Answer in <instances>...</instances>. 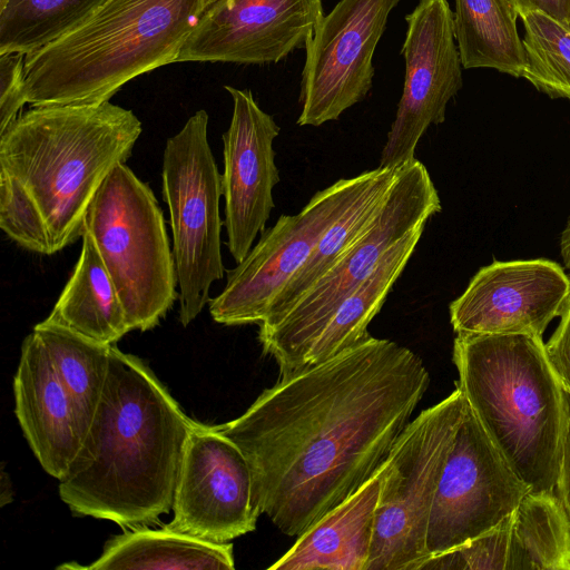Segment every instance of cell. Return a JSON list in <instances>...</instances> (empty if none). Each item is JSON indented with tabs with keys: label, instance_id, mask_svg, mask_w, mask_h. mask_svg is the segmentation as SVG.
Masks as SVG:
<instances>
[{
	"label": "cell",
	"instance_id": "1",
	"mask_svg": "<svg viewBox=\"0 0 570 570\" xmlns=\"http://www.w3.org/2000/svg\"><path fill=\"white\" fill-rule=\"evenodd\" d=\"M429 385L419 355L370 335L279 375L240 416L216 428L246 456L259 513L294 537L376 472Z\"/></svg>",
	"mask_w": 570,
	"mask_h": 570
},
{
	"label": "cell",
	"instance_id": "2",
	"mask_svg": "<svg viewBox=\"0 0 570 570\" xmlns=\"http://www.w3.org/2000/svg\"><path fill=\"white\" fill-rule=\"evenodd\" d=\"M142 131L109 100L32 106L0 132V228L24 249L52 255L83 234L88 206Z\"/></svg>",
	"mask_w": 570,
	"mask_h": 570
},
{
	"label": "cell",
	"instance_id": "3",
	"mask_svg": "<svg viewBox=\"0 0 570 570\" xmlns=\"http://www.w3.org/2000/svg\"><path fill=\"white\" fill-rule=\"evenodd\" d=\"M193 423L140 358L112 345L104 394L59 480L60 499L76 514L129 529L158 522L173 509Z\"/></svg>",
	"mask_w": 570,
	"mask_h": 570
},
{
	"label": "cell",
	"instance_id": "4",
	"mask_svg": "<svg viewBox=\"0 0 570 570\" xmlns=\"http://www.w3.org/2000/svg\"><path fill=\"white\" fill-rule=\"evenodd\" d=\"M456 386L507 465L529 491H554L570 419L542 336L456 334Z\"/></svg>",
	"mask_w": 570,
	"mask_h": 570
},
{
	"label": "cell",
	"instance_id": "5",
	"mask_svg": "<svg viewBox=\"0 0 570 570\" xmlns=\"http://www.w3.org/2000/svg\"><path fill=\"white\" fill-rule=\"evenodd\" d=\"M210 0H106L76 27L26 55L27 102L87 105L179 52Z\"/></svg>",
	"mask_w": 570,
	"mask_h": 570
},
{
	"label": "cell",
	"instance_id": "6",
	"mask_svg": "<svg viewBox=\"0 0 570 570\" xmlns=\"http://www.w3.org/2000/svg\"><path fill=\"white\" fill-rule=\"evenodd\" d=\"M426 167L417 159L400 167L380 210L361 236L298 299L259 323L263 352L279 375L299 370L307 347L340 303L364 282L400 242L441 210Z\"/></svg>",
	"mask_w": 570,
	"mask_h": 570
},
{
	"label": "cell",
	"instance_id": "7",
	"mask_svg": "<svg viewBox=\"0 0 570 570\" xmlns=\"http://www.w3.org/2000/svg\"><path fill=\"white\" fill-rule=\"evenodd\" d=\"M83 232L116 286L131 331L156 327L179 296L175 258L153 189L126 163L97 190Z\"/></svg>",
	"mask_w": 570,
	"mask_h": 570
},
{
	"label": "cell",
	"instance_id": "8",
	"mask_svg": "<svg viewBox=\"0 0 570 570\" xmlns=\"http://www.w3.org/2000/svg\"><path fill=\"white\" fill-rule=\"evenodd\" d=\"M459 386L420 412L387 456L365 570H420L428 560L426 533L438 484L463 419Z\"/></svg>",
	"mask_w": 570,
	"mask_h": 570
},
{
	"label": "cell",
	"instance_id": "9",
	"mask_svg": "<svg viewBox=\"0 0 570 570\" xmlns=\"http://www.w3.org/2000/svg\"><path fill=\"white\" fill-rule=\"evenodd\" d=\"M208 120L206 110L196 111L167 139L163 156V197L170 217L183 326L209 304L212 284L225 274L222 174L208 142Z\"/></svg>",
	"mask_w": 570,
	"mask_h": 570
},
{
	"label": "cell",
	"instance_id": "10",
	"mask_svg": "<svg viewBox=\"0 0 570 570\" xmlns=\"http://www.w3.org/2000/svg\"><path fill=\"white\" fill-rule=\"evenodd\" d=\"M381 171L377 167L340 179L317 191L298 214L283 215L265 229L247 256L227 272L224 289L209 302L212 318L227 326L262 323L323 234Z\"/></svg>",
	"mask_w": 570,
	"mask_h": 570
},
{
	"label": "cell",
	"instance_id": "11",
	"mask_svg": "<svg viewBox=\"0 0 570 570\" xmlns=\"http://www.w3.org/2000/svg\"><path fill=\"white\" fill-rule=\"evenodd\" d=\"M528 492L466 404L430 513L429 558L490 531L513 514Z\"/></svg>",
	"mask_w": 570,
	"mask_h": 570
},
{
	"label": "cell",
	"instance_id": "12",
	"mask_svg": "<svg viewBox=\"0 0 570 570\" xmlns=\"http://www.w3.org/2000/svg\"><path fill=\"white\" fill-rule=\"evenodd\" d=\"M402 0H340L305 47L299 126L336 120L372 88L373 55L391 11Z\"/></svg>",
	"mask_w": 570,
	"mask_h": 570
},
{
	"label": "cell",
	"instance_id": "13",
	"mask_svg": "<svg viewBox=\"0 0 570 570\" xmlns=\"http://www.w3.org/2000/svg\"><path fill=\"white\" fill-rule=\"evenodd\" d=\"M405 21L401 48L404 85L381 153V168L400 167L415 159L419 140L431 125L444 121L446 106L463 83L448 0H420Z\"/></svg>",
	"mask_w": 570,
	"mask_h": 570
},
{
	"label": "cell",
	"instance_id": "14",
	"mask_svg": "<svg viewBox=\"0 0 570 570\" xmlns=\"http://www.w3.org/2000/svg\"><path fill=\"white\" fill-rule=\"evenodd\" d=\"M171 510L168 528L217 543L255 530L261 513L250 466L242 450L216 425L194 420Z\"/></svg>",
	"mask_w": 570,
	"mask_h": 570
},
{
	"label": "cell",
	"instance_id": "15",
	"mask_svg": "<svg viewBox=\"0 0 570 570\" xmlns=\"http://www.w3.org/2000/svg\"><path fill=\"white\" fill-rule=\"evenodd\" d=\"M323 0H210L177 62L275 63L305 48Z\"/></svg>",
	"mask_w": 570,
	"mask_h": 570
},
{
	"label": "cell",
	"instance_id": "16",
	"mask_svg": "<svg viewBox=\"0 0 570 570\" xmlns=\"http://www.w3.org/2000/svg\"><path fill=\"white\" fill-rule=\"evenodd\" d=\"M569 299L570 277L556 262L494 261L450 304V322L456 334L542 336Z\"/></svg>",
	"mask_w": 570,
	"mask_h": 570
},
{
	"label": "cell",
	"instance_id": "17",
	"mask_svg": "<svg viewBox=\"0 0 570 570\" xmlns=\"http://www.w3.org/2000/svg\"><path fill=\"white\" fill-rule=\"evenodd\" d=\"M233 99V115L223 134L227 247L238 264L265 230L275 207L273 189L279 183L273 142L281 128L255 101L248 89L225 86Z\"/></svg>",
	"mask_w": 570,
	"mask_h": 570
},
{
	"label": "cell",
	"instance_id": "18",
	"mask_svg": "<svg viewBox=\"0 0 570 570\" xmlns=\"http://www.w3.org/2000/svg\"><path fill=\"white\" fill-rule=\"evenodd\" d=\"M13 395L16 416L35 456L49 475L60 480L88 426L35 332L23 340Z\"/></svg>",
	"mask_w": 570,
	"mask_h": 570
},
{
	"label": "cell",
	"instance_id": "19",
	"mask_svg": "<svg viewBox=\"0 0 570 570\" xmlns=\"http://www.w3.org/2000/svg\"><path fill=\"white\" fill-rule=\"evenodd\" d=\"M387 459L354 493L302 532L269 570H365Z\"/></svg>",
	"mask_w": 570,
	"mask_h": 570
},
{
	"label": "cell",
	"instance_id": "20",
	"mask_svg": "<svg viewBox=\"0 0 570 570\" xmlns=\"http://www.w3.org/2000/svg\"><path fill=\"white\" fill-rule=\"evenodd\" d=\"M75 269L45 322L115 345L131 331L116 286L91 236L83 232Z\"/></svg>",
	"mask_w": 570,
	"mask_h": 570
},
{
	"label": "cell",
	"instance_id": "21",
	"mask_svg": "<svg viewBox=\"0 0 570 570\" xmlns=\"http://www.w3.org/2000/svg\"><path fill=\"white\" fill-rule=\"evenodd\" d=\"M59 568L109 570H199L235 568L233 544L204 540L165 525L132 528L106 542L101 556L88 566Z\"/></svg>",
	"mask_w": 570,
	"mask_h": 570
},
{
	"label": "cell",
	"instance_id": "22",
	"mask_svg": "<svg viewBox=\"0 0 570 570\" xmlns=\"http://www.w3.org/2000/svg\"><path fill=\"white\" fill-rule=\"evenodd\" d=\"M421 227L395 245L373 273L351 292L312 341L301 368L326 361L370 336L367 326L381 311L422 237Z\"/></svg>",
	"mask_w": 570,
	"mask_h": 570
},
{
	"label": "cell",
	"instance_id": "23",
	"mask_svg": "<svg viewBox=\"0 0 570 570\" xmlns=\"http://www.w3.org/2000/svg\"><path fill=\"white\" fill-rule=\"evenodd\" d=\"M455 41L464 69L490 68L520 78L524 59L510 0H454Z\"/></svg>",
	"mask_w": 570,
	"mask_h": 570
},
{
	"label": "cell",
	"instance_id": "24",
	"mask_svg": "<svg viewBox=\"0 0 570 570\" xmlns=\"http://www.w3.org/2000/svg\"><path fill=\"white\" fill-rule=\"evenodd\" d=\"M505 570H570V520L554 491H529L519 503Z\"/></svg>",
	"mask_w": 570,
	"mask_h": 570
},
{
	"label": "cell",
	"instance_id": "25",
	"mask_svg": "<svg viewBox=\"0 0 570 570\" xmlns=\"http://www.w3.org/2000/svg\"><path fill=\"white\" fill-rule=\"evenodd\" d=\"M400 167L382 168L376 179L330 226L305 264L276 296L267 317L281 313L298 299L361 236L384 203Z\"/></svg>",
	"mask_w": 570,
	"mask_h": 570
},
{
	"label": "cell",
	"instance_id": "26",
	"mask_svg": "<svg viewBox=\"0 0 570 570\" xmlns=\"http://www.w3.org/2000/svg\"><path fill=\"white\" fill-rule=\"evenodd\" d=\"M32 332L41 341L89 428L107 383L112 345L45 321L38 323Z\"/></svg>",
	"mask_w": 570,
	"mask_h": 570
},
{
	"label": "cell",
	"instance_id": "27",
	"mask_svg": "<svg viewBox=\"0 0 570 570\" xmlns=\"http://www.w3.org/2000/svg\"><path fill=\"white\" fill-rule=\"evenodd\" d=\"M106 0H3L0 53L29 55L56 40Z\"/></svg>",
	"mask_w": 570,
	"mask_h": 570
},
{
	"label": "cell",
	"instance_id": "28",
	"mask_svg": "<svg viewBox=\"0 0 570 570\" xmlns=\"http://www.w3.org/2000/svg\"><path fill=\"white\" fill-rule=\"evenodd\" d=\"M522 21V77L551 98L570 101V27L535 9L519 10Z\"/></svg>",
	"mask_w": 570,
	"mask_h": 570
},
{
	"label": "cell",
	"instance_id": "29",
	"mask_svg": "<svg viewBox=\"0 0 570 570\" xmlns=\"http://www.w3.org/2000/svg\"><path fill=\"white\" fill-rule=\"evenodd\" d=\"M512 519L513 514L490 531L452 550L429 558L420 570H505Z\"/></svg>",
	"mask_w": 570,
	"mask_h": 570
},
{
	"label": "cell",
	"instance_id": "30",
	"mask_svg": "<svg viewBox=\"0 0 570 570\" xmlns=\"http://www.w3.org/2000/svg\"><path fill=\"white\" fill-rule=\"evenodd\" d=\"M26 55L0 53V132L20 114L27 104L23 65Z\"/></svg>",
	"mask_w": 570,
	"mask_h": 570
},
{
	"label": "cell",
	"instance_id": "31",
	"mask_svg": "<svg viewBox=\"0 0 570 570\" xmlns=\"http://www.w3.org/2000/svg\"><path fill=\"white\" fill-rule=\"evenodd\" d=\"M560 317L554 333L544 343V352L562 389L570 396V299Z\"/></svg>",
	"mask_w": 570,
	"mask_h": 570
},
{
	"label": "cell",
	"instance_id": "32",
	"mask_svg": "<svg viewBox=\"0 0 570 570\" xmlns=\"http://www.w3.org/2000/svg\"><path fill=\"white\" fill-rule=\"evenodd\" d=\"M554 492L570 520V419L561 450L559 473Z\"/></svg>",
	"mask_w": 570,
	"mask_h": 570
},
{
	"label": "cell",
	"instance_id": "33",
	"mask_svg": "<svg viewBox=\"0 0 570 570\" xmlns=\"http://www.w3.org/2000/svg\"><path fill=\"white\" fill-rule=\"evenodd\" d=\"M517 12L522 9L543 11L570 27V0H510Z\"/></svg>",
	"mask_w": 570,
	"mask_h": 570
},
{
	"label": "cell",
	"instance_id": "34",
	"mask_svg": "<svg viewBox=\"0 0 570 570\" xmlns=\"http://www.w3.org/2000/svg\"><path fill=\"white\" fill-rule=\"evenodd\" d=\"M560 253L566 268L570 273V217L561 233Z\"/></svg>",
	"mask_w": 570,
	"mask_h": 570
},
{
	"label": "cell",
	"instance_id": "35",
	"mask_svg": "<svg viewBox=\"0 0 570 570\" xmlns=\"http://www.w3.org/2000/svg\"><path fill=\"white\" fill-rule=\"evenodd\" d=\"M3 2V0H0V3Z\"/></svg>",
	"mask_w": 570,
	"mask_h": 570
}]
</instances>
